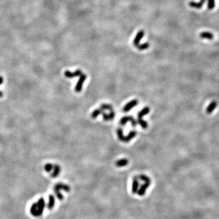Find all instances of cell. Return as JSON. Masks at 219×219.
<instances>
[{
  "label": "cell",
  "instance_id": "1",
  "mask_svg": "<svg viewBox=\"0 0 219 219\" xmlns=\"http://www.w3.org/2000/svg\"><path fill=\"white\" fill-rule=\"evenodd\" d=\"M45 208L44 198H41L36 203L32 204L31 208V213L34 217H39L42 215Z\"/></svg>",
  "mask_w": 219,
  "mask_h": 219
},
{
  "label": "cell",
  "instance_id": "2",
  "mask_svg": "<svg viewBox=\"0 0 219 219\" xmlns=\"http://www.w3.org/2000/svg\"><path fill=\"white\" fill-rule=\"evenodd\" d=\"M86 76L85 74H81V76H80L79 79H78V81L76 83V87H75V90H76V91L77 92H80L82 89V86L83 83H84L85 80H86Z\"/></svg>",
  "mask_w": 219,
  "mask_h": 219
},
{
  "label": "cell",
  "instance_id": "3",
  "mask_svg": "<svg viewBox=\"0 0 219 219\" xmlns=\"http://www.w3.org/2000/svg\"><path fill=\"white\" fill-rule=\"evenodd\" d=\"M130 121L131 122L132 126L135 127L137 125V122L136 120L132 116H124L122 118H121V121H120V124L121 125H125L127 122Z\"/></svg>",
  "mask_w": 219,
  "mask_h": 219
},
{
  "label": "cell",
  "instance_id": "4",
  "mask_svg": "<svg viewBox=\"0 0 219 219\" xmlns=\"http://www.w3.org/2000/svg\"><path fill=\"white\" fill-rule=\"evenodd\" d=\"M82 74V71L81 70L77 69L74 72H71L69 71H66L65 72V76L67 78H72L80 76Z\"/></svg>",
  "mask_w": 219,
  "mask_h": 219
},
{
  "label": "cell",
  "instance_id": "5",
  "mask_svg": "<svg viewBox=\"0 0 219 219\" xmlns=\"http://www.w3.org/2000/svg\"><path fill=\"white\" fill-rule=\"evenodd\" d=\"M54 190H60H60H63L66 192H69L70 190H71V188L69 186L65 185V184L58 183L55 186Z\"/></svg>",
  "mask_w": 219,
  "mask_h": 219
},
{
  "label": "cell",
  "instance_id": "6",
  "mask_svg": "<svg viewBox=\"0 0 219 219\" xmlns=\"http://www.w3.org/2000/svg\"><path fill=\"white\" fill-rule=\"evenodd\" d=\"M138 102L137 100H133V101L129 102L125 105L124 107L123 108V111L124 112H128V111H130V110L132 109L134 107L138 105Z\"/></svg>",
  "mask_w": 219,
  "mask_h": 219
},
{
  "label": "cell",
  "instance_id": "7",
  "mask_svg": "<svg viewBox=\"0 0 219 219\" xmlns=\"http://www.w3.org/2000/svg\"><path fill=\"white\" fill-rule=\"evenodd\" d=\"M206 0H200L198 3L195 2V1H190L189 3V5L191 7L195 8V9H201L202 6H203V4L205 3Z\"/></svg>",
  "mask_w": 219,
  "mask_h": 219
},
{
  "label": "cell",
  "instance_id": "8",
  "mask_svg": "<svg viewBox=\"0 0 219 219\" xmlns=\"http://www.w3.org/2000/svg\"><path fill=\"white\" fill-rule=\"evenodd\" d=\"M150 183H145L141 186V188H139V189L137 192L139 196H144V195H145L147 189L148 187L150 186Z\"/></svg>",
  "mask_w": 219,
  "mask_h": 219
},
{
  "label": "cell",
  "instance_id": "9",
  "mask_svg": "<svg viewBox=\"0 0 219 219\" xmlns=\"http://www.w3.org/2000/svg\"><path fill=\"white\" fill-rule=\"evenodd\" d=\"M144 32L142 31V30L138 33V34H137V36L135 38L134 41H133V43H134V45L135 46H138L139 43L141 38L144 37Z\"/></svg>",
  "mask_w": 219,
  "mask_h": 219
},
{
  "label": "cell",
  "instance_id": "10",
  "mask_svg": "<svg viewBox=\"0 0 219 219\" xmlns=\"http://www.w3.org/2000/svg\"><path fill=\"white\" fill-rule=\"evenodd\" d=\"M217 106V102L216 101H212L206 108V113L208 114H211Z\"/></svg>",
  "mask_w": 219,
  "mask_h": 219
},
{
  "label": "cell",
  "instance_id": "11",
  "mask_svg": "<svg viewBox=\"0 0 219 219\" xmlns=\"http://www.w3.org/2000/svg\"><path fill=\"white\" fill-rule=\"evenodd\" d=\"M55 203H56V200H55V197L53 195H49V201L47 205L48 209L51 210L54 207Z\"/></svg>",
  "mask_w": 219,
  "mask_h": 219
},
{
  "label": "cell",
  "instance_id": "12",
  "mask_svg": "<svg viewBox=\"0 0 219 219\" xmlns=\"http://www.w3.org/2000/svg\"><path fill=\"white\" fill-rule=\"evenodd\" d=\"M60 171L61 168L59 165L57 164L53 165V172L51 173V177L53 178H56V177H58L60 173Z\"/></svg>",
  "mask_w": 219,
  "mask_h": 219
},
{
  "label": "cell",
  "instance_id": "13",
  "mask_svg": "<svg viewBox=\"0 0 219 219\" xmlns=\"http://www.w3.org/2000/svg\"><path fill=\"white\" fill-rule=\"evenodd\" d=\"M200 36V37L203 38V39L210 40H211L214 38V35L211 32H202Z\"/></svg>",
  "mask_w": 219,
  "mask_h": 219
},
{
  "label": "cell",
  "instance_id": "14",
  "mask_svg": "<svg viewBox=\"0 0 219 219\" xmlns=\"http://www.w3.org/2000/svg\"><path fill=\"white\" fill-rule=\"evenodd\" d=\"M137 135V133L136 131H131L129 133H128V135L127 136H125L124 140V142H125V143H128L130 140H132V139L134 138L135 136H136V135Z\"/></svg>",
  "mask_w": 219,
  "mask_h": 219
},
{
  "label": "cell",
  "instance_id": "15",
  "mask_svg": "<svg viewBox=\"0 0 219 219\" xmlns=\"http://www.w3.org/2000/svg\"><path fill=\"white\" fill-rule=\"evenodd\" d=\"M128 164V160L127 159H121L116 162V165L119 168L124 167Z\"/></svg>",
  "mask_w": 219,
  "mask_h": 219
},
{
  "label": "cell",
  "instance_id": "16",
  "mask_svg": "<svg viewBox=\"0 0 219 219\" xmlns=\"http://www.w3.org/2000/svg\"><path fill=\"white\" fill-rule=\"evenodd\" d=\"M149 111H150V108H148V107H146L144 108L141 111H140L138 113V119H141L144 116V115H147L148 113H149Z\"/></svg>",
  "mask_w": 219,
  "mask_h": 219
},
{
  "label": "cell",
  "instance_id": "17",
  "mask_svg": "<svg viewBox=\"0 0 219 219\" xmlns=\"http://www.w3.org/2000/svg\"><path fill=\"white\" fill-rule=\"evenodd\" d=\"M139 188V182L136 179H134L133 183H132V192L133 194H136L138 192Z\"/></svg>",
  "mask_w": 219,
  "mask_h": 219
},
{
  "label": "cell",
  "instance_id": "18",
  "mask_svg": "<svg viewBox=\"0 0 219 219\" xmlns=\"http://www.w3.org/2000/svg\"><path fill=\"white\" fill-rule=\"evenodd\" d=\"M115 114L113 111H111L110 113V114H105V113H103V118L105 121H109V120L113 119L115 118Z\"/></svg>",
  "mask_w": 219,
  "mask_h": 219
},
{
  "label": "cell",
  "instance_id": "19",
  "mask_svg": "<svg viewBox=\"0 0 219 219\" xmlns=\"http://www.w3.org/2000/svg\"><path fill=\"white\" fill-rule=\"evenodd\" d=\"M138 122L139 124L141 125V127L143 128H144V129H145V128H147V127H148L147 122L146 121H144V120L142 118L141 119H138Z\"/></svg>",
  "mask_w": 219,
  "mask_h": 219
},
{
  "label": "cell",
  "instance_id": "20",
  "mask_svg": "<svg viewBox=\"0 0 219 219\" xmlns=\"http://www.w3.org/2000/svg\"><path fill=\"white\" fill-rule=\"evenodd\" d=\"M117 134H118V136L119 139L121 141H124L125 136L123 133V130L121 129V128H118V129L117 130Z\"/></svg>",
  "mask_w": 219,
  "mask_h": 219
},
{
  "label": "cell",
  "instance_id": "21",
  "mask_svg": "<svg viewBox=\"0 0 219 219\" xmlns=\"http://www.w3.org/2000/svg\"><path fill=\"white\" fill-rule=\"evenodd\" d=\"M102 110L100 109H96L93 111V113H91V118L93 119H96L99 115L101 113Z\"/></svg>",
  "mask_w": 219,
  "mask_h": 219
},
{
  "label": "cell",
  "instance_id": "22",
  "mask_svg": "<svg viewBox=\"0 0 219 219\" xmlns=\"http://www.w3.org/2000/svg\"><path fill=\"white\" fill-rule=\"evenodd\" d=\"M139 178L142 181H144L145 183H150V181H151L149 177L145 175H141L139 177Z\"/></svg>",
  "mask_w": 219,
  "mask_h": 219
},
{
  "label": "cell",
  "instance_id": "23",
  "mask_svg": "<svg viewBox=\"0 0 219 219\" xmlns=\"http://www.w3.org/2000/svg\"><path fill=\"white\" fill-rule=\"evenodd\" d=\"M208 8L209 10H212L215 7V0H208Z\"/></svg>",
  "mask_w": 219,
  "mask_h": 219
},
{
  "label": "cell",
  "instance_id": "24",
  "mask_svg": "<svg viewBox=\"0 0 219 219\" xmlns=\"http://www.w3.org/2000/svg\"><path fill=\"white\" fill-rule=\"evenodd\" d=\"M45 169L47 172H50L53 169V165L50 163L46 164L45 166Z\"/></svg>",
  "mask_w": 219,
  "mask_h": 219
},
{
  "label": "cell",
  "instance_id": "25",
  "mask_svg": "<svg viewBox=\"0 0 219 219\" xmlns=\"http://www.w3.org/2000/svg\"><path fill=\"white\" fill-rule=\"evenodd\" d=\"M138 49L139 50H144L147 49V48L149 47V44H148V43H144L143 45H139V46H138Z\"/></svg>",
  "mask_w": 219,
  "mask_h": 219
},
{
  "label": "cell",
  "instance_id": "26",
  "mask_svg": "<svg viewBox=\"0 0 219 219\" xmlns=\"http://www.w3.org/2000/svg\"><path fill=\"white\" fill-rule=\"evenodd\" d=\"M101 108L102 110H111V111H112V110H113V107H112L111 105L108 104L102 105Z\"/></svg>",
  "mask_w": 219,
  "mask_h": 219
},
{
  "label": "cell",
  "instance_id": "27",
  "mask_svg": "<svg viewBox=\"0 0 219 219\" xmlns=\"http://www.w3.org/2000/svg\"><path fill=\"white\" fill-rule=\"evenodd\" d=\"M3 81H4V80H3V77L2 76H0V85H1L3 83ZM3 96V93L2 91H0V98H2Z\"/></svg>",
  "mask_w": 219,
  "mask_h": 219
}]
</instances>
